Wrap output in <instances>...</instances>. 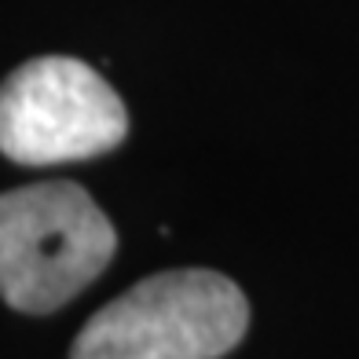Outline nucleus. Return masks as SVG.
<instances>
[{
	"instance_id": "1",
	"label": "nucleus",
	"mask_w": 359,
	"mask_h": 359,
	"mask_svg": "<svg viewBox=\"0 0 359 359\" xmlns=\"http://www.w3.org/2000/svg\"><path fill=\"white\" fill-rule=\"evenodd\" d=\"M118 231L95 198L70 180L0 194V297L15 312L44 316L95 283Z\"/></svg>"
},
{
	"instance_id": "2",
	"label": "nucleus",
	"mask_w": 359,
	"mask_h": 359,
	"mask_svg": "<svg viewBox=\"0 0 359 359\" xmlns=\"http://www.w3.org/2000/svg\"><path fill=\"white\" fill-rule=\"evenodd\" d=\"M250 326V304L227 275L209 268L158 271L100 308L70 359H220Z\"/></svg>"
},
{
	"instance_id": "3",
	"label": "nucleus",
	"mask_w": 359,
	"mask_h": 359,
	"mask_svg": "<svg viewBox=\"0 0 359 359\" xmlns=\"http://www.w3.org/2000/svg\"><path fill=\"white\" fill-rule=\"evenodd\" d=\"M125 136L121 95L81 59H29L0 85V154L19 165L85 161L114 151Z\"/></svg>"
}]
</instances>
